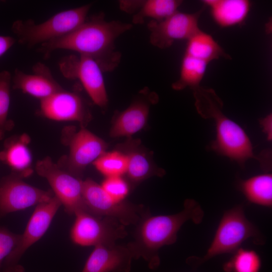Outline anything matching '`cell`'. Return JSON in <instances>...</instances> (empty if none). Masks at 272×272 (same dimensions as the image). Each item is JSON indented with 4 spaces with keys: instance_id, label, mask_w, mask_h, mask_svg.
<instances>
[{
    "instance_id": "cell-1",
    "label": "cell",
    "mask_w": 272,
    "mask_h": 272,
    "mask_svg": "<svg viewBox=\"0 0 272 272\" xmlns=\"http://www.w3.org/2000/svg\"><path fill=\"white\" fill-rule=\"evenodd\" d=\"M129 23L107 21L103 13L87 18L73 31L40 45L38 51L44 58L57 49L73 51L95 60L103 72H111L119 64L120 53L115 46L116 39L132 28Z\"/></svg>"
},
{
    "instance_id": "cell-2",
    "label": "cell",
    "mask_w": 272,
    "mask_h": 272,
    "mask_svg": "<svg viewBox=\"0 0 272 272\" xmlns=\"http://www.w3.org/2000/svg\"><path fill=\"white\" fill-rule=\"evenodd\" d=\"M203 216L200 205L193 199H187L179 213L157 216L150 214L144 217L136 225L133 239L126 246L133 259L143 258L150 269H155L160 264V249L176 242L178 232L185 222L190 220L199 224Z\"/></svg>"
},
{
    "instance_id": "cell-3",
    "label": "cell",
    "mask_w": 272,
    "mask_h": 272,
    "mask_svg": "<svg viewBox=\"0 0 272 272\" xmlns=\"http://www.w3.org/2000/svg\"><path fill=\"white\" fill-rule=\"evenodd\" d=\"M192 90L197 112L204 118L213 119L215 124L216 138L211 148L236 161L241 166L250 158L257 159L262 166L266 160L265 155H254L252 144L245 131L224 114L223 103L216 92L200 86Z\"/></svg>"
},
{
    "instance_id": "cell-4",
    "label": "cell",
    "mask_w": 272,
    "mask_h": 272,
    "mask_svg": "<svg viewBox=\"0 0 272 272\" xmlns=\"http://www.w3.org/2000/svg\"><path fill=\"white\" fill-rule=\"evenodd\" d=\"M251 238L257 244L261 245L264 242L256 226L246 218L243 206H236L223 214L206 254L202 257H189L186 262L196 268L217 255L233 254L240 248L242 243Z\"/></svg>"
},
{
    "instance_id": "cell-5",
    "label": "cell",
    "mask_w": 272,
    "mask_h": 272,
    "mask_svg": "<svg viewBox=\"0 0 272 272\" xmlns=\"http://www.w3.org/2000/svg\"><path fill=\"white\" fill-rule=\"evenodd\" d=\"M92 7L87 4L59 12L45 21L36 24L34 20H18L12 25V31L18 42L28 47L40 45L75 30L87 18Z\"/></svg>"
},
{
    "instance_id": "cell-6",
    "label": "cell",
    "mask_w": 272,
    "mask_h": 272,
    "mask_svg": "<svg viewBox=\"0 0 272 272\" xmlns=\"http://www.w3.org/2000/svg\"><path fill=\"white\" fill-rule=\"evenodd\" d=\"M82 195L86 212L113 218L125 226H136L142 219L150 214L143 205L113 199L100 184L91 178L83 180Z\"/></svg>"
},
{
    "instance_id": "cell-7",
    "label": "cell",
    "mask_w": 272,
    "mask_h": 272,
    "mask_svg": "<svg viewBox=\"0 0 272 272\" xmlns=\"http://www.w3.org/2000/svg\"><path fill=\"white\" fill-rule=\"evenodd\" d=\"M71 129L65 128L62 135L63 141L69 146V153L61 157L57 164L73 175L82 179L87 166L106 152L107 144L86 128L81 127L75 132Z\"/></svg>"
},
{
    "instance_id": "cell-8",
    "label": "cell",
    "mask_w": 272,
    "mask_h": 272,
    "mask_svg": "<svg viewBox=\"0 0 272 272\" xmlns=\"http://www.w3.org/2000/svg\"><path fill=\"white\" fill-rule=\"evenodd\" d=\"M70 231L72 241L82 246L116 243L127 235L125 226L113 218L97 216L85 211L75 214Z\"/></svg>"
},
{
    "instance_id": "cell-9",
    "label": "cell",
    "mask_w": 272,
    "mask_h": 272,
    "mask_svg": "<svg viewBox=\"0 0 272 272\" xmlns=\"http://www.w3.org/2000/svg\"><path fill=\"white\" fill-rule=\"evenodd\" d=\"M35 169L39 176L48 181L54 196L64 207L67 214L75 215L80 211H86L82 179L61 168L48 156L38 161Z\"/></svg>"
},
{
    "instance_id": "cell-10",
    "label": "cell",
    "mask_w": 272,
    "mask_h": 272,
    "mask_svg": "<svg viewBox=\"0 0 272 272\" xmlns=\"http://www.w3.org/2000/svg\"><path fill=\"white\" fill-rule=\"evenodd\" d=\"M62 75L70 80H78L93 103L101 108L108 103L103 71L92 58L72 54L61 58L58 63Z\"/></svg>"
},
{
    "instance_id": "cell-11",
    "label": "cell",
    "mask_w": 272,
    "mask_h": 272,
    "mask_svg": "<svg viewBox=\"0 0 272 272\" xmlns=\"http://www.w3.org/2000/svg\"><path fill=\"white\" fill-rule=\"evenodd\" d=\"M23 179L11 173L0 180V218L47 201L54 196L52 191L33 186Z\"/></svg>"
},
{
    "instance_id": "cell-12",
    "label": "cell",
    "mask_w": 272,
    "mask_h": 272,
    "mask_svg": "<svg viewBox=\"0 0 272 272\" xmlns=\"http://www.w3.org/2000/svg\"><path fill=\"white\" fill-rule=\"evenodd\" d=\"M62 206L54 196L49 200L36 206L20 241L8 258L4 272H22L18 262L25 251L45 233Z\"/></svg>"
},
{
    "instance_id": "cell-13",
    "label": "cell",
    "mask_w": 272,
    "mask_h": 272,
    "mask_svg": "<svg viewBox=\"0 0 272 272\" xmlns=\"http://www.w3.org/2000/svg\"><path fill=\"white\" fill-rule=\"evenodd\" d=\"M39 113L52 120L78 122L81 128H86L92 118L85 99L75 91L64 89L41 100Z\"/></svg>"
},
{
    "instance_id": "cell-14",
    "label": "cell",
    "mask_w": 272,
    "mask_h": 272,
    "mask_svg": "<svg viewBox=\"0 0 272 272\" xmlns=\"http://www.w3.org/2000/svg\"><path fill=\"white\" fill-rule=\"evenodd\" d=\"M202 10L194 13L177 11L162 21H151L147 25L150 43L156 47L165 49L176 41H187L200 29L198 20Z\"/></svg>"
},
{
    "instance_id": "cell-15",
    "label": "cell",
    "mask_w": 272,
    "mask_h": 272,
    "mask_svg": "<svg viewBox=\"0 0 272 272\" xmlns=\"http://www.w3.org/2000/svg\"><path fill=\"white\" fill-rule=\"evenodd\" d=\"M12 82L13 89L20 90L40 101L63 89L54 78L49 67L40 62L33 66L31 74L15 69Z\"/></svg>"
},
{
    "instance_id": "cell-16",
    "label": "cell",
    "mask_w": 272,
    "mask_h": 272,
    "mask_svg": "<svg viewBox=\"0 0 272 272\" xmlns=\"http://www.w3.org/2000/svg\"><path fill=\"white\" fill-rule=\"evenodd\" d=\"M118 149L127 157L125 174L129 183L136 185L150 177L164 175L165 171L156 165L151 153L144 148L140 140L128 138Z\"/></svg>"
},
{
    "instance_id": "cell-17",
    "label": "cell",
    "mask_w": 272,
    "mask_h": 272,
    "mask_svg": "<svg viewBox=\"0 0 272 272\" xmlns=\"http://www.w3.org/2000/svg\"><path fill=\"white\" fill-rule=\"evenodd\" d=\"M133 259L126 246L116 243L97 245L81 272H129Z\"/></svg>"
},
{
    "instance_id": "cell-18",
    "label": "cell",
    "mask_w": 272,
    "mask_h": 272,
    "mask_svg": "<svg viewBox=\"0 0 272 272\" xmlns=\"http://www.w3.org/2000/svg\"><path fill=\"white\" fill-rule=\"evenodd\" d=\"M143 93L134 100L126 109L118 113L113 120L109 134L112 138L126 137L131 138L133 134L146 126L150 112V104L153 97Z\"/></svg>"
},
{
    "instance_id": "cell-19",
    "label": "cell",
    "mask_w": 272,
    "mask_h": 272,
    "mask_svg": "<svg viewBox=\"0 0 272 272\" xmlns=\"http://www.w3.org/2000/svg\"><path fill=\"white\" fill-rule=\"evenodd\" d=\"M30 137L26 134L10 137L5 141L0 152V161L8 165L12 172L23 178L33 172L32 156L28 145Z\"/></svg>"
},
{
    "instance_id": "cell-20",
    "label": "cell",
    "mask_w": 272,
    "mask_h": 272,
    "mask_svg": "<svg viewBox=\"0 0 272 272\" xmlns=\"http://www.w3.org/2000/svg\"><path fill=\"white\" fill-rule=\"evenodd\" d=\"M202 3L210 8L214 21L223 28L241 24L251 8L247 0H205Z\"/></svg>"
},
{
    "instance_id": "cell-21",
    "label": "cell",
    "mask_w": 272,
    "mask_h": 272,
    "mask_svg": "<svg viewBox=\"0 0 272 272\" xmlns=\"http://www.w3.org/2000/svg\"><path fill=\"white\" fill-rule=\"evenodd\" d=\"M184 54L208 63L220 57L231 58L211 35L200 29L187 40Z\"/></svg>"
},
{
    "instance_id": "cell-22",
    "label": "cell",
    "mask_w": 272,
    "mask_h": 272,
    "mask_svg": "<svg viewBox=\"0 0 272 272\" xmlns=\"http://www.w3.org/2000/svg\"><path fill=\"white\" fill-rule=\"evenodd\" d=\"M239 188L249 202L268 208L272 206L271 174H262L241 180Z\"/></svg>"
},
{
    "instance_id": "cell-23",
    "label": "cell",
    "mask_w": 272,
    "mask_h": 272,
    "mask_svg": "<svg viewBox=\"0 0 272 272\" xmlns=\"http://www.w3.org/2000/svg\"><path fill=\"white\" fill-rule=\"evenodd\" d=\"M182 3V1L179 0L143 1L141 8L133 16L132 23L142 24L146 18L162 21L178 11Z\"/></svg>"
},
{
    "instance_id": "cell-24",
    "label": "cell",
    "mask_w": 272,
    "mask_h": 272,
    "mask_svg": "<svg viewBox=\"0 0 272 272\" xmlns=\"http://www.w3.org/2000/svg\"><path fill=\"white\" fill-rule=\"evenodd\" d=\"M208 63L184 54L179 77L172 85V88L180 91L186 87L191 89L199 86L206 72Z\"/></svg>"
},
{
    "instance_id": "cell-25",
    "label": "cell",
    "mask_w": 272,
    "mask_h": 272,
    "mask_svg": "<svg viewBox=\"0 0 272 272\" xmlns=\"http://www.w3.org/2000/svg\"><path fill=\"white\" fill-rule=\"evenodd\" d=\"M261 259L254 250L239 248L223 265L225 272H259Z\"/></svg>"
},
{
    "instance_id": "cell-26",
    "label": "cell",
    "mask_w": 272,
    "mask_h": 272,
    "mask_svg": "<svg viewBox=\"0 0 272 272\" xmlns=\"http://www.w3.org/2000/svg\"><path fill=\"white\" fill-rule=\"evenodd\" d=\"M92 164L106 177L122 176L125 174L127 160L122 152L116 150L105 152Z\"/></svg>"
},
{
    "instance_id": "cell-27",
    "label": "cell",
    "mask_w": 272,
    "mask_h": 272,
    "mask_svg": "<svg viewBox=\"0 0 272 272\" xmlns=\"http://www.w3.org/2000/svg\"><path fill=\"white\" fill-rule=\"evenodd\" d=\"M12 76L8 71L0 72V140L7 131L14 127V122L8 118L10 105Z\"/></svg>"
},
{
    "instance_id": "cell-28",
    "label": "cell",
    "mask_w": 272,
    "mask_h": 272,
    "mask_svg": "<svg viewBox=\"0 0 272 272\" xmlns=\"http://www.w3.org/2000/svg\"><path fill=\"white\" fill-rule=\"evenodd\" d=\"M21 234L13 233L5 227H0V272H4L6 261L17 246Z\"/></svg>"
},
{
    "instance_id": "cell-29",
    "label": "cell",
    "mask_w": 272,
    "mask_h": 272,
    "mask_svg": "<svg viewBox=\"0 0 272 272\" xmlns=\"http://www.w3.org/2000/svg\"><path fill=\"white\" fill-rule=\"evenodd\" d=\"M105 192L117 200H123L128 195L130 185L122 176L106 177L100 184Z\"/></svg>"
},
{
    "instance_id": "cell-30",
    "label": "cell",
    "mask_w": 272,
    "mask_h": 272,
    "mask_svg": "<svg viewBox=\"0 0 272 272\" xmlns=\"http://www.w3.org/2000/svg\"><path fill=\"white\" fill-rule=\"evenodd\" d=\"M143 1H121L119 7L121 10L129 13L137 12L142 5Z\"/></svg>"
},
{
    "instance_id": "cell-31",
    "label": "cell",
    "mask_w": 272,
    "mask_h": 272,
    "mask_svg": "<svg viewBox=\"0 0 272 272\" xmlns=\"http://www.w3.org/2000/svg\"><path fill=\"white\" fill-rule=\"evenodd\" d=\"M16 39L10 36L0 35V57L15 43Z\"/></svg>"
},
{
    "instance_id": "cell-32",
    "label": "cell",
    "mask_w": 272,
    "mask_h": 272,
    "mask_svg": "<svg viewBox=\"0 0 272 272\" xmlns=\"http://www.w3.org/2000/svg\"><path fill=\"white\" fill-rule=\"evenodd\" d=\"M271 115L269 114L260 120V124L269 140L271 139Z\"/></svg>"
}]
</instances>
